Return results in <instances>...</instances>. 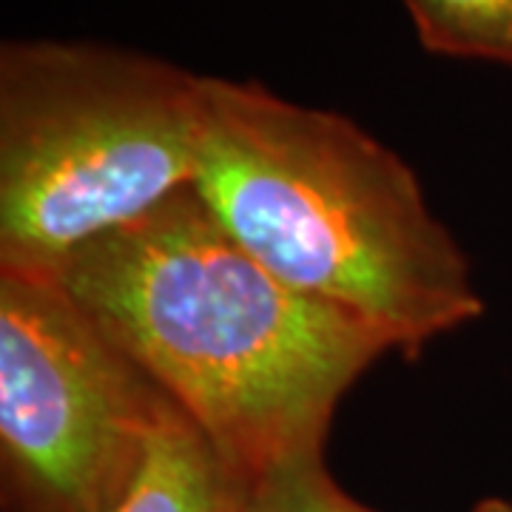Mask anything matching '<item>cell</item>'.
<instances>
[{
    "mask_svg": "<svg viewBox=\"0 0 512 512\" xmlns=\"http://www.w3.org/2000/svg\"><path fill=\"white\" fill-rule=\"evenodd\" d=\"M57 279L248 487L325 450L339 399L387 348L293 291L191 188L74 254Z\"/></svg>",
    "mask_w": 512,
    "mask_h": 512,
    "instance_id": "1",
    "label": "cell"
},
{
    "mask_svg": "<svg viewBox=\"0 0 512 512\" xmlns=\"http://www.w3.org/2000/svg\"><path fill=\"white\" fill-rule=\"evenodd\" d=\"M470 512H512V504L510 501H501V498H487V501L476 504Z\"/></svg>",
    "mask_w": 512,
    "mask_h": 512,
    "instance_id": "8",
    "label": "cell"
},
{
    "mask_svg": "<svg viewBox=\"0 0 512 512\" xmlns=\"http://www.w3.org/2000/svg\"><path fill=\"white\" fill-rule=\"evenodd\" d=\"M202 74L63 40L0 49V271L55 276L197 180Z\"/></svg>",
    "mask_w": 512,
    "mask_h": 512,
    "instance_id": "3",
    "label": "cell"
},
{
    "mask_svg": "<svg viewBox=\"0 0 512 512\" xmlns=\"http://www.w3.org/2000/svg\"><path fill=\"white\" fill-rule=\"evenodd\" d=\"M245 487L202 430L165 402L146 464L117 512H242Z\"/></svg>",
    "mask_w": 512,
    "mask_h": 512,
    "instance_id": "5",
    "label": "cell"
},
{
    "mask_svg": "<svg viewBox=\"0 0 512 512\" xmlns=\"http://www.w3.org/2000/svg\"><path fill=\"white\" fill-rule=\"evenodd\" d=\"M433 55L512 66V0H402Z\"/></svg>",
    "mask_w": 512,
    "mask_h": 512,
    "instance_id": "6",
    "label": "cell"
},
{
    "mask_svg": "<svg viewBox=\"0 0 512 512\" xmlns=\"http://www.w3.org/2000/svg\"><path fill=\"white\" fill-rule=\"evenodd\" d=\"M194 191L268 274L390 350L419 356L484 311L410 165L342 114L205 77Z\"/></svg>",
    "mask_w": 512,
    "mask_h": 512,
    "instance_id": "2",
    "label": "cell"
},
{
    "mask_svg": "<svg viewBox=\"0 0 512 512\" xmlns=\"http://www.w3.org/2000/svg\"><path fill=\"white\" fill-rule=\"evenodd\" d=\"M165 396L49 274L0 271L3 512H117Z\"/></svg>",
    "mask_w": 512,
    "mask_h": 512,
    "instance_id": "4",
    "label": "cell"
},
{
    "mask_svg": "<svg viewBox=\"0 0 512 512\" xmlns=\"http://www.w3.org/2000/svg\"><path fill=\"white\" fill-rule=\"evenodd\" d=\"M242 512H376L350 498L328 473L322 453L302 456L254 481Z\"/></svg>",
    "mask_w": 512,
    "mask_h": 512,
    "instance_id": "7",
    "label": "cell"
}]
</instances>
